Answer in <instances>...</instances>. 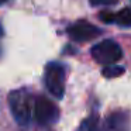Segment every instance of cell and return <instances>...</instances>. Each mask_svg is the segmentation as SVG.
I'll use <instances>...</instances> for the list:
<instances>
[{
    "label": "cell",
    "mask_w": 131,
    "mask_h": 131,
    "mask_svg": "<svg viewBox=\"0 0 131 131\" xmlns=\"http://www.w3.org/2000/svg\"><path fill=\"white\" fill-rule=\"evenodd\" d=\"M92 58L100 65H113L121 59L123 49L116 41L103 40L90 49Z\"/></svg>",
    "instance_id": "obj_3"
},
{
    "label": "cell",
    "mask_w": 131,
    "mask_h": 131,
    "mask_svg": "<svg viewBox=\"0 0 131 131\" xmlns=\"http://www.w3.org/2000/svg\"><path fill=\"white\" fill-rule=\"evenodd\" d=\"M117 0H90V4L93 7H100V6H111L116 4Z\"/></svg>",
    "instance_id": "obj_10"
},
{
    "label": "cell",
    "mask_w": 131,
    "mask_h": 131,
    "mask_svg": "<svg viewBox=\"0 0 131 131\" xmlns=\"http://www.w3.org/2000/svg\"><path fill=\"white\" fill-rule=\"evenodd\" d=\"M66 69L61 62H49L44 72V83L49 93L57 99H62L65 94Z\"/></svg>",
    "instance_id": "obj_2"
},
{
    "label": "cell",
    "mask_w": 131,
    "mask_h": 131,
    "mask_svg": "<svg viewBox=\"0 0 131 131\" xmlns=\"http://www.w3.org/2000/svg\"><path fill=\"white\" fill-rule=\"evenodd\" d=\"M66 34L69 35V38L76 42H86V41H90L93 38L99 37L102 34V30L97 28L96 26L88 23V21H78V23L72 24L66 28Z\"/></svg>",
    "instance_id": "obj_5"
},
{
    "label": "cell",
    "mask_w": 131,
    "mask_h": 131,
    "mask_svg": "<svg viewBox=\"0 0 131 131\" xmlns=\"http://www.w3.org/2000/svg\"><path fill=\"white\" fill-rule=\"evenodd\" d=\"M113 23L118 24L121 27H131V9L130 7H124L118 13H116L113 18Z\"/></svg>",
    "instance_id": "obj_7"
},
{
    "label": "cell",
    "mask_w": 131,
    "mask_h": 131,
    "mask_svg": "<svg viewBox=\"0 0 131 131\" xmlns=\"http://www.w3.org/2000/svg\"><path fill=\"white\" fill-rule=\"evenodd\" d=\"M32 116L35 121L41 125L55 124L59 118V108L55 103L44 96H38L34 99V107H32Z\"/></svg>",
    "instance_id": "obj_4"
},
{
    "label": "cell",
    "mask_w": 131,
    "mask_h": 131,
    "mask_svg": "<svg viewBox=\"0 0 131 131\" xmlns=\"http://www.w3.org/2000/svg\"><path fill=\"white\" fill-rule=\"evenodd\" d=\"M9 106L14 120L20 125H27L32 116L34 107V97L27 89H17L10 92Z\"/></svg>",
    "instance_id": "obj_1"
},
{
    "label": "cell",
    "mask_w": 131,
    "mask_h": 131,
    "mask_svg": "<svg viewBox=\"0 0 131 131\" xmlns=\"http://www.w3.org/2000/svg\"><path fill=\"white\" fill-rule=\"evenodd\" d=\"M106 125L107 131H128V117L125 113L117 111L108 116Z\"/></svg>",
    "instance_id": "obj_6"
},
{
    "label": "cell",
    "mask_w": 131,
    "mask_h": 131,
    "mask_svg": "<svg viewBox=\"0 0 131 131\" xmlns=\"http://www.w3.org/2000/svg\"><path fill=\"white\" fill-rule=\"evenodd\" d=\"M7 2H9V0H0V6H2V4H4V3H7Z\"/></svg>",
    "instance_id": "obj_11"
},
{
    "label": "cell",
    "mask_w": 131,
    "mask_h": 131,
    "mask_svg": "<svg viewBox=\"0 0 131 131\" xmlns=\"http://www.w3.org/2000/svg\"><path fill=\"white\" fill-rule=\"evenodd\" d=\"M78 131H100L97 117L96 116H90L86 120H83L82 124L79 125V130Z\"/></svg>",
    "instance_id": "obj_8"
},
{
    "label": "cell",
    "mask_w": 131,
    "mask_h": 131,
    "mask_svg": "<svg viewBox=\"0 0 131 131\" xmlns=\"http://www.w3.org/2000/svg\"><path fill=\"white\" fill-rule=\"evenodd\" d=\"M124 71L125 69L123 68V66H118V65H106L104 68H103V71H102V73H103V76L104 78H118V76H121L123 73H124Z\"/></svg>",
    "instance_id": "obj_9"
}]
</instances>
